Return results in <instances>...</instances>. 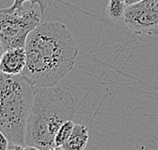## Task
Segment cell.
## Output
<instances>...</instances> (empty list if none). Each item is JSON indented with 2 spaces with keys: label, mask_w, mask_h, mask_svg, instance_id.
<instances>
[{
  "label": "cell",
  "mask_w": 158,
  "mask_h": 150,
  "mask_svg": "<svg viewBox=\"0 0 158 150\" xmlns=\"http://www.w3.org/2000/svg\"><path fill=\"white\" fill-rule=\"evenodd\" d=\"M89 142V130L86 125L76 124L69 140L60 150H84Z\"/></svg>",
  "instance_id": "obj_7"
},
{
  "label": "cell",
  "mask_w": 158,
  "mask_h": 150,
  "mask_svg": "<svg viewBox=\"0 0 158 150\" xmlns=\"http://www.w3.org/2000/svg\"><path fill=\"white\" fill-rule=\"evenodd\" d=\"M26 65L25 48L6 49L0 60V73L7 75L21 74Z\"/></svg>",
  "instance_id": "obj_6"
},
{
  "label": "cell",
  "mask_w": 158,
  "mask_h": 150,
  "mask_svg": "<svg viewBox=\"0 0 158 150\" xmlns=\"http://www.w3.org/2000/svg\"><path fill=\"white\" fill-rule=\"evenodd\" d=\"M76 107L74 95L67 87H34L25 132L26 149H56L57 130L74 117Z\"/></svg>",
  "instance_id": "obj_2"
},
{
  "label": "cell",
  "mask_w": 158,
  "mask_h": 150,
  "mask_svg": "<svg viewBox=\"0 0 158 150\" xmlns=\"http://www.w3.org/2000/svg\"><path fill=\"white\" fill-rule=\"evenodd\" d=\"M142 0H126V3L128 5H131V4H134V3H137V2H140Z\"/></svg>",
  "instance_id": "obj_13"
},
{
  "label": "cell",
  "mask_w": 158,
  "mask_h": 150,
  "mask_svg": "<svg viewBox=\"0 0 158 150\" xmlns=\"http://www.w3.org/2000/svg\"><path fill=\"white\" fill-rule=\"evenodd\" d=\"M26 65L21 75L34 87L56 86L74 69L79 49L67 25L40 22L25 41Z\"/></svg>",
  "instance_id": "obj_1"
},
{
  "label": "cell",
  "mask_w": 158,
  "mask_h": 150,
  "mask_svg": "<svg viewBox=\"0 0 158 150\" xmlns=\"http://www.w3.org/2000/svg\"><path fill=\"white\" fill-rule=\"evenodd\" d=\"M127 6L126 0H109L106 13L113 21H119L124 17Z\"/></svg>",
  "instance_id": "obj_8"
},
{
  "label": "cell",
  "mask_w": 158,
  "mask_h": 150,
  "mask_svg": "<svg viewBox=\"0 0 158 150\" xmlns=\"http://www.w3.org/2000/svg\"><path fill=\"white\" fill-rule=\"evenodd\" d=\"M123 21L131 31L136 34L158 35V0H142L128 5Z\"/></svg>",
  "instance_id": "obj_5"
},
{
  "label": "cell",
  "mask_w": 158,
  "mask_h": 150,
  "mask_svg": "<svg viewBox=\"0 0 158 150\" xmlns=\"http://www.w3.org/2000/svg\"><path fill=\"white\" fill-rule=\"evenodd\" d=\"M75 123L74 121L70 119V120L65 121L63 125H61L55 136V146L56 149H60L63 147V145L65 144V142L70 138L73 129H74Z\"/></svg>",
  "instance_id": "obj_9"
},
{
  "label": "cell",
  "mask_w": 158,
  "mask_h": 150,
  "mask_svg": "<svg viewBox=\"0 0 158 150\" xmlns=\"http://www.w3.org/2000/svg\"><path fill=\"white\" fill-rule=\"evenodd\" d=\"M34 96V86L21 74L0 73V130L9 149H26V125Z\"/></svg>",
  "instance_id": "obj_3"
},
{
  "label": "cell",
  "mask_w": 158,
  "mask_h": 150,
  "mask_svg": "<svg viewBox=\"0 0 158 150\" xmlns=\"http://www.w3.org/2000/svg\"><path fill=\"white\" fill-rule=\"evenodd\" d=\"M26 1L30 2V5L31 6H34L35 4H37L38 7H40L41 13L44 12L48 6V0H14L13 4L10 7L11 8H22V7H23V3Z\"/></svg>",
  "instance_id": "obj_10"
},
{
  "label": "cell",
  "mask_w": 158,
  "mask_h": 150,
  "mask_svg": "<svg viewBox=\"0 0 158 150\" xmlns=\"http://www.w3.org/2000/svg\"><path fill=\"white\" fill-rule=\"evenodd\" d=\"M9 146V141L3 132L0 130V150H7Z\"/></svg>",
  "instance_id": "obj_11"
},
{
  "label": "cell",
  "mask_w": 158,
  "mask_h": 150,
  "mask_svg": "<svg viewBox=\"0 0 158 150\" xmlns=\"http://www.w3.org/2000/svg\"><path fill=\"white\" fill-rule=\"evenodd\" d=\"M40 9L31 6L28 9H0V40L5 49L25 45L27 35L40 23Z\"/></svg>",
  "instance_id": "obj_4"
},
{
  "label": "cell",
  "mask_w": 158,
  "mask_h": 150,
  "mask_svg": "<svg viewBox=\"0 0 158 150\" xmlns=\"http://www.w3.org/2000/svg\"><path fill=\"white\" fill-rule=\"evenodd\" d=\"M6 51L4 45H3V44L1 42V40H0V60H1V57L3 56V53H4V52Z\"/></svg>",
  "instance_id": "obj_12"
}]
</instances>
